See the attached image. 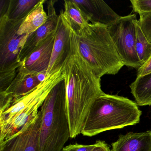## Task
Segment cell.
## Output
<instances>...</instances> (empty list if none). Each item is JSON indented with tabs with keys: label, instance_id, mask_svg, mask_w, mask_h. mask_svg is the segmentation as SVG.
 I'll use <instances>...</instances> for the list:
<instances>
[{
	"label": "cell",
	"instance_id": "obj_1",
	"mask_svg": "<svg viewBox=\"0 0 151 151\" xmlns=\"http://www.w3.org/2000/svg\"><path fill=\"white\" fill-rule=\"evenodd\" d=\"M70 27L71 52L63 68L70 137L74 138L81 134L93 102L104 93L101 90V78L95 76L80 54L74 31Z\"/></svg>",
	"mask_w": 151,
	"mask_h": 151
},
{
	"label": "cell",
	"instance_id": "obj_2",
	"mask_svg": "<svg viewBox=\"0 0 151 151\" xmlns=\"http://www.w3.org/2000/svg\"><path fill=\"white\" fill-rule=\"evenodd\" d=\"M74 32L80 54L99 78L106 75H116L124 66L108 26L90 23Z\"/></svg>",
	"mask_w": 151,
	"mask_h": 151
},
{
	"label": "cell",
	"instance_id": "obj_3",
	"mask_svg": "<svg viewBox=\"0 0 151 151\" xmlns=\"http://www.w3.org/2000/svg\"><path fill=\"white\" fill-rule=\"evenodd\" d=\"M141 114L136 102L122 96L104 93L93 102L81 134L91 137L134 125L139 122Z\"/></svg>",
	"mask_w": 151,
	"mask_h": 151
},
{
	"label": "cell",
	"instance_id": "obj_4",
	"mask_svg": "<svg viewBox=\"0 0 151 151\" xmlns=\"http://www.w3.org/2000/svg\"><path fill=\"white\" fill-rule=\"evenodd\" d=\"M64 79L62 68L48 75L36 88L14 100L7 109L0 112V143L34 119L52 89Z\"/></svg>",
	"mask_w": 151,
	"mask_h": 151
},
{
	"label": "cell",
	"instance_id": "obj_5",
	"mask_svg": "<svg viewBox=\"0 0 151 151\" xmlns=\"http://www.w3.org/2000/svg\"><path fill=\"white\" fill-rule=\"evenodd\" d=\"M40 151H61L70 137L64 80L50 92L41 106Z\"/></svg>",
	"mask_w": 151,
	"mask_h": 151
},
{
	"label": "cell",
	"instance_id": "obj_6",
	"mask_svg": "<svg viewBox=\"0 0 151 151\" xmlns=\"http://www.w3.org/2000/svg\"><path fill=\"white\" fill-rule=\"evenodd\" d=\"M24 20H9L6 14L0 16V92L9 86L22 63L18 56L29 36L17 32Z\"/></svg>",
	"mask_w": 151,
	"mask_h": 151
},
{
	"label": "cell",
	"instance_id": "obj_7",
	"mask_svg": "<svg viewBox=\"0 0 151 151\" xmlns=\"http://www.w3.org/2000/svg\"><path fill=\"white\" fill-rule=\"evenodd\" d=\"M137 19L135 14L121 17L108 27L119 56L124 66L138 70L142 67L136 50V32Z\"/></svg>",
	"mask_w": 151,
	"mask_h": 151
},
{
	"label": "cell",
	"instance_id": "obj_8",
	"mask_svg": "<svg viewBox=\"0 0 151 151\" xmlns=\"http://www.w3.org/2000/svg\"><path fill=\"white\" fill-rule=\"evenodd\" d=\"M42 111L19 131L0 143V151H40Z\"/></svg>",
	"mask_w": 151,
	"mask_h": 151
},
{
	"label": "cell",
	"instance_id": "obj_9",
	"mask_svg": "<svg viewBox=\"0 0 151 151\" xmlns=\"http://www.w3.org/2000/svg\"><path fill=\"white\" fill-rule=\"evenodd\" d=\"M37 74L30 71L22 62L10 85L4 91L0 92V112L6 110L14 100L27 94L40 83Z\"/></svg>",
	"mask_w": 151,
	"mask_h": 151
},
{
	"label": "cell",
	"instance_id": "obj_10",
	"mask_svg": "<svg viewBox=\"0 0 151 151\" xmlns=\"http://www.w3.org/2000/svg\"><path fill=\"white\" fill-rule=\"evenodd\" d=\"M70 52V27L63 15V10H62L59 15L55 40L50 63L47 71V76L63 68Z\"/></svg>",
	"mask_w": 151,
	"mask_h": 151
},
{
	"label": "cell",
	"instance_id": "obj_11",
	"mask_svg": "<svg viewBox=\"0 0 151 151\" xmlns=\"http://www.w3.org/2000/svg\"><path fill=\"white\" fill-rule=\"evenodd\" d=\"M56 1H48L47 3V17L45 24L29 35L24 46L21 49L18 58L22 62L35 50L39 44L56 29L59 15L55 8Z\"/></svg>",
	"mask_w": 151,
	"mask_h": 151
},
{
	"label": "cell",
	"instance_id": "obj_12",
	"mask_svg": "<svg viewBox=\"0 0 151 151\" xmlns=\"http://www.w3.org/2000/svg\"><path fill=\"white\" fill-rule=\"evenodd\" d=\"M75 1L91 23L100 24L109 27L115 24L121 18L103 1L75 0Z\"/></svg>",
	"mask_w": 151,
	"mask_h": 151
},
{
	"label": "cell",
	"instance_id": "obj_13",
	"mask_svg": "<svg viewBox=\"0 0 151 151\" xmlns=\"http://www.w3.org/2000/svg\"><path fill=\"white\" fill-rule=\"evenodd\" d=\"M56 31L41 41L32 53L22 62L30 71L37 73L47 72L52 52Z\"/></svg>",
	"mask_w": 151,
	"mask_h": 151
},
{
	"label": "cell",
	"instance_id": "obj_14",
	"mask_svg": "<svg viewBox=\"0 0 151 151\" xmlns=\"http://www.w3.org/2000/svg\"><path fill=\"white\" fill-rule=\"evenodd\" d=\"M111 151H151V130L120 135Z\"/></svg>",
	"mask_w": 151,
	"mask_h": 151
},
{
	"label": "cell",
	"instance_id": "obj_15",
	"mask_svg": "<svg viewBox=\"0 0 151 151\" xmlns=\"http://www.w3.org/2000/svg\"><path fill=\"white\" fill-rule=\"evenodd\" d=\"M45 2H46L45 0H40L25 17L18 29L17 32L19 35H29L45 24L47 17L44 9Z\"/></svg>",
	"mask_w": 151,
	"mask_h": 151
},
{
	"label": "cell",
	"instance_id": "obj_16",
	"mask_svg": "<svg viewBox=\"0 0 151 151\" xmlns=\"http://www.w3.org/2000/svg\"><path fill=\"white\" fill-rule=\"evenodd\" d=\"M129 87L138 106H151V73L137 77Z\"/></svg>",
	"mask_w": 151,
	"mask_h": 151
},
{
	"label": "cell",
	"instance_id": "obj_17",
	"mask_svg": "<svg viewBox=\"0 0 151 151\" xmlns=\"http://www.w3.org/2000/svg\"><path fill=\"white\" fill-rule=\"evenodd\" d=\"M64 2L63 15L74 31H78L90 23L86 16L75 0H65Z\"/></svg>",
	"mask_w": 151,
	"mask_h": 151
},
{
	"label": "cell",
	"instance_id": "obj_18",
	"mask_svg": "<svg viewBox=\"0 0 151 151\" xmlns=\"http://www.w3.org/2000/svg\"><path fill=\"white\" fill-rule=\"evenodd\" d=\"M39 1L40 0H10L9 1L6 12L4 14L9 20H22Z\"/></svg>",
	"mask_w": 151,
	"mask_h": 151
},
{
	"label": "cell",
	"instance_id": "obj_19",
	"mask_svg": "<svg viewBox=\"0 0 151 151\" xmlns=\"http://www.w3.org/2000/svg\"><path fill=\"white\" fill-rule=\"evenodd\" d=\"M136 27V52L142 66L151 57V42L142 32L138 20L137 21Z\"/></svg>",
	"mask_w": 151,
	"mask_h": 151
},
{
	"label": "cell",
	"instance_id": "obj_20",
	"mask_svg": "<svg viewBox=\"0 0 151 151\" xmlns=\"http://www.w3.org/2000/svg\"><path fill=\"white\" fill-rule=\"evenodd\" d=\"M139 16V24L147 38L151 42V13H144Z\"/></svg>",
	"mask_w": 151,
	"mask_h": 151
},
{
	"label": "cell",
	"instance_id": "obj_21",
	"mask_svg": "<svg viewBox=\"0 0 151 151\" xmlns=\"http://www.w3.org/2000/svg\"><path fill=\"white\" fill-rule=\"evenodd\" d=\"M130 2L133 11L139 15L151 13V0H131Z\"/></svg>",
	"mask_w": 151,
	"mask_h": 151
},
{
	"label": "cell",
	"instance_id": "obj_22",
	"mask_svg": "<svg viewBox=\"0 0 151 151\" xmlns=\"http://www.w3.org/2000/svg\"><path fill=\"white\" fill-rule=\"evenodd\" d=\"M95 145V144L89 145L78 144L70 145L63 147L62 151H91Z\"/></svg>",
	"mask_w": 151,
	"mask_h": 151
},
{
	"label": "cell",
	"instance_id": "obj_23",
	"mask_svg": "<svg viewBox=\"0 0 151 151\" xmlns=\"http://www.w3.org/2000/svg\"><path fill=\"white\" fill-rule=\"evenodd\" d=\"M151 73V57L149 60L137 70V77L143 76Z\"/></svg>",
	"mask_w": 151,
	"mask_h": 151
},
{
	"label": "cell",
	"instance_id": "obj_24",
	"mask_svg": "<svg viewBox=\"0 0 151 151\" xmlns=\"http://www.w3.org/2000/svg\"><path fill=\"white\" fill-rule=\"evenodd\" d=\"M95 144V147L91 151H111L105 141L98 140Z\"/></svg>",
	"mask_w": 151,
	"mask_h": 151
}]
</instances>
